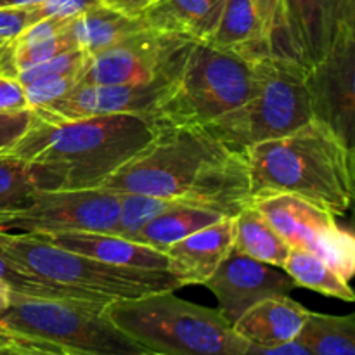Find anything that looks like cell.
Here are the masks:
<instances>
[{
	"instance_id": "1",
	"label": "cell",
	"mask_w": 355,
	"mask_h": 355,
	"mask_svg": "<svg viewBox=\"0 0 355 355\" xmlns=\"http://www.w3.org/2000/svg\"><path fill=\"white\" fill-rule=\"evenodd\" d=\"M99 189L149 194L236 217L252 205L243 151L231 149L205 127L156 132L141 155L107 177Z\"/></svg>"
},
{
	"instance_id": "2",
	"label": "cell",
	"mask_w": 355,
	"mask_h": 355,
	"mask_svg": "<svg viewBox=\"0 0 355 355\" xmlns=\"http://www.w3.org/2000/svg\"><path fill=\"white\" fill-rule=\"evenodd\" d=\"M155 137L156 128L139 114L55 120L35 113L31 127L7 155L33 166L42 191L96 189Z\"/></svg>"
},
{
	"instance_id": "3",
	"label": "cell",
	"mask_w": 355,
	"mask_h": 355,
	"mask_svg": "<svg viewBox=\"0 0 355 355\" xmlns=\"http://www.w3.org/2000/svg\"><path fill=\"white\" fill-rule=\"evenodd\" d=\"M253 198L286 193L326 208L335 217L354 198V148L312 118L283 137L243 149Z\"/></svg>"
},
{
	"instance_id": "4",
	"label": "cell",
	"mask_w": 355,
	"mask_h": 355,
	"mask_svg": "<svg viewBox=\"0 0 355 355\" xmlns=\"http://www.w3.org/2000/svg\"><path fill=\"white\" fill-rule=\"evenodd\" d=\"M116 328L159 355H241L248 343L218 309L203 307L175 291H158L106 305Z\"/></svg>"
},
{
	"instance_id": "5",
	"label": "cell",
	"mask_w": 355,
	"mask_h": 355,
	"mask_svg": "<svg viewBox=\"0 0 355 355\" xmlns=\"http://www.w3.org/2000/svg\"><path fill=\"white\" fill-rule=\"evenodd\" d=\"M0 246L33 276L78 291L97 304L132 300L158 291L182 288L168 270L113 266L59 248L31 234L0 229Z\"/></svg>"
},
{
	"instance_id": "6",
	"label": "cell",
	"mask_w": 355,
	"mask_h": 355,
	"mask_svg": "<svg viewBox=\"0 0 355 355\" xmlns=\"http://www.w3.org/2000/svg\"><path fill=\"white\" fill-rule=\"evenodd\" d=\"M257 83V61L196 42L172 90L153 111L149 121L156 132L207 127L248 101Z\"/></svg>"
},
{
	"instance_id": "7",
	"label": "cell",
	"mask_w": 355,
	"mask_h": 355,
	"mask_svg": "<svg viewBox=\"0 0 355 355\" xmlns=\"http://www.w3.org/2000/svg\"><path fill=\"white\" fill-rule=\"evenodd\" d=\"M0 329L82 355H141L148 350L125 335L96 302L31 298L9 291Z\"/></svg>"
},
{
	"instance_id": "8",
	"label": "cell",
	"mask_w": 355,
	"mask_h": 355,
	"mask_svg": "<svg viewBox=\"0 0 355 355\" xmlns=\"http://www.w3.org/2000/svg\"><path fill=\"white\" fill-rule=\"evenodd\" d=\"M257 71L259 83L252 97L205 127L238 151L291 134L314 118L305 85L307 69L269 55L257 61Z\"/></svg>"
},
{
	"instance_id": "9",
	"label": "cell",
	"mask_w": 355,
	"mask_h": 355,
	"mask_svg": "<svg viewBox=\"0 0 355 355\" xmlns=\"http://www.w3.org/2000/svg\"><path fill=\"white\" fill-rule=\"evenodd\" d=\"M252 203L290 248L314 253L350 283L355 272V241L331 211L286 193L253 198Z\"/></svg>"
},
{
	"instance_id": "10",
	"label": "cell",
	"mask_w": 355,
	"mask_h": 355,
	"mask_svg": "<svg viewBox=\"0 0 355 355\" xmlns=\"http://www.w3.org/2000/svg\"><path fill=\"white\" fill-rule=\"evenodd\" d=\"M196 40L142 28L111 47L89 55L78 83H148L182 71Z\"/></svg>"
},
{
	"instance_id": "11",
	"label": "cell",
	"mask_w": 355,
	"mask_h": 355,
	"mask_svg": "<svg viewBox=\"0 0 355 355\" xmlns=\"http://www.w3.org/2000/svg\"><path fill=\"white\" fill-rule=\"evenodd\" d=\"M118 194L106 189L35 191L24 207L14 210L3 231L23 234L114 232L118 225Z\"/></svg>"
},
{
	"instance_id": "12",
	"label": "cell",
	"mask_w": 355,
	"mask_h": 355,
	"mask_svg": "<svg viewBox=\"0 0 355 355\" xmlns=\"http://www.w3.org/2000/svg\"><path fill=\"white\" fill-rule=\"evenodd\" d=\"M343 26H355V0H281L272 55L311 69Z\"/></svg>"
},
{
	"instance_id": "13",
	"label": "cell",
	"mask_w": 355,
	"mask_h": 355,
	"mask_svg": "<svg viewBox=\"0 0 355 355\" xmlns=\"http://www.w3.org/2000/svg\"><path fill=\"white\" fill-rule=\"evenodd\" d=\"M312 116L350 148L355 135V26L336 31L328 54L305 75Z\"/></svg>"
},
{
	"instance_id": "14",
	"label": "cell",
	"mask_w": 355,
	"mask_h": 355,
	"mask_svg": "<svg viewBox=\"0 0 355 355\" xmlns=\"http://www.w3.org/2000/svg\"><path fill=\"white\" fill-rule=\"evenodd\" d=\"M179 75L162 76L148 83H76L61 99L33 111L55 120L104 114H139L149 120L153 111L170 94Z\"/></svg>"
},
{
	"instance_id": "15",
	"label": "cell",
	"mask_w": 355,
	"mask_h": 355,
	"mask_svg": "<svg viewBox=\"0 0 355 355\" xmlns=\"http://www.w3.org/2000/svg\"><path fill=\"white\" fill-rule=\"evenodd\" d=\"M203 286L214 293L218 302V311L234 324L259 302L274 297H290L297 284L279 267L231 252Z\"/></svg>"
},
{
	"instance_id": "16",
	"label": "cell",
	"mask_w": 355,
	"mask_h": 355,
	"mask_svg": "<svg viewBox=\"0 0 355 355\" xmlns=\"http://www.w3.org/2000/svg\"><path fill=\"white\" fill-rule=\"evenodd\" d=\"M234 232V217H222L180 239L165 252L168 262L166 270L182 288L189 284H205L232 252Z\"/></svg>"
},
{
	"instance_id": "17",
	"label": "cell",
	"mask_w": 355,
	"mask_h": 355,
	"mask_svg": "<svg viewBox=\"0 0 355 355\" xmlns=\"http://www.w3.org/2000/svg\"><path fill=\"white\" fill-rule=\"evenodd\" d=\"M59 248L113 263L146 270H166V255L148 245L121 238L113 232H68V234H31Z\"/></svg>"
},
{
	"instance_id": "18",
	"label": "cell",
	"mask_w": 355,
	"mask_h": 355,
	"mask_svg": "<svg viewBox=\"0 0 355 355\" xmlns=\"http://www.w3.org/2000/svg\"><path fill=\"white\" fill-rule=\"evenodd\" d=\"M309 312L290 297L266 298L250 307L232 328L250 345H281L297 340Z\"/></svg>"
},
{
	"instance_id": "19",
	"label": "cell",
	"mask_w": 355,
	"mask_h": 355,
	"mask_svg": "<svg viewBox=\"0 0 355 355\" xmlns=\"http://www.w3.org/2000/svg\"><path fill=\"white\" fill-rule=\"evenodd\" d=\"M207 44L248 61L272 55L269 33L253 0H225L217 26Z\"/></svg>"
},
{
	"instance_id": "20",
	"label": "cell",
	"mask_w": 355,
	"mask_h": 355,
	"mask_svg": "<svg viewBox=\"0 0 355 355\" xmlns=\"http://www.w3.org/2000/svg\"><path fill=\"white\" fill-rule=\"evenodd\" d=\"M225 0H156L144 12L146 26L207 42L217 26Z\"/></svg>"
},
{
	"instance_id": "21",
	"label": "cell",
	"mask_w": 355,
	"mask_h": 355,
	"mask_svg": "<svg viewBox=\"0 0 355 355\" xmlns=\"http://www.w3.org/2000/svg\"><path fill=\"white\" fill-rule=\"evenodd\" d=\"M142 28H146L142 17L125 16L118 10L97 6L69 19L64 31L76 49L94 55Z\"/></svg>"
},
{
	"instance_id": "22",
	"label": "cell",
	"mask_w": 355,
	"mask_h": 355,
	"mask_svg": "<svg viewBox=\"0 0 355 355\" xmlns=\"http://www.w3.org/2000/svg\"><path fill=\"white\" fill-rule=\"evenodd\" d=\"M236 232L232 252L283 269L290 246L262 217L255 205H248L234 217Z\"/></svg>"
},
{
	"instance_id": "23",
	"label": "cell",
	"mask_w": 355,
	"mask_h": 355,
	"mask_svg": "<svg viewBox=\"0 0 355 355\" xmlns=\"http://www.w3.org/2000/svg\"><path fill=\"white\" fill-rule=\"evenodd\" d=\"M222 217L224 215L215 214L207 208L179 203L148 222L132 239L165 253L170 246L179 243L180 239L214 224Z\"/></svg>"
},
{
	"instance_id": "24",
	"label": "cell",
	"mask_w": 355,
	"mask_h": 355,
	"mask_svg": "<svg viewBox=\"0 0 355 355\" xmlns=\"http://www.w3.org/2000/svg\"><path fill=\"white\" fill-rule=\"evenodd\" d=\"M297 342L312 355H355V315L309 312Z\"/></svg>"
},
{
	"instance_id": "25",
	"label": "cell",
	"mask_w": 355,
	"mask_h": 355,
	"mask_svg": "<svg viewBox=\"0 0 355 355\" xmlns=\"http://www.w3.org/2000/svg\"><path fill=\"white\" fill-rule=\"evenodd\" d=\"M283 270L293 279L297 288H307L324 297L338 298L349 304L355 300L349 281L340 277L324 260L307 250L291 248L288 259L284 260Z\"/></svg>"
},
{
	"instance_id": "26",
	"label": "cell",
	"mask_w": 355,
	"mask_h": 355,
	"mask_svg": "<svg viewBox=\"0 0 355 355\" xmlns=\"http://www.w3.org/2000/svg\"><path fill=\"white\" fill-rule=\"evenodd\" d=\"M0 284L9 291L23 297L31 298H54V300H78V302H94L78 291L68 290V288L58 286V284L47 283L40 277L33 276L24 270L16 260L3 252L0 246ZM97 304V302H96Z\"/></svg>"
},
{
	"instance_id": "27",
	"label": "cell",
	"mask_w": 355,
	"mask_h": 355,
	"mask_svg": "<svg viewBox=\"0 0 355 355\" xmlns=\"http://www.w3.org/2000/svg\"><path fill=\"white\" fill-rule=\"evenodd\" d=\"M35 191L42 186L33 166L7 153L0 155V211L19 210Z\"/></svg>"
},
{
	"instance_id": "28",
	"label": "cell",
	"mask_w": 355,
	"mask_h": 355,
	"mask_svg": "<svg viewBox=\"0 0 355 355\" xmlns=\"http://www.w3.org/2000/svg\"><path fill=\"white\" fill-rule=\"evenodd\" d=\"M120 201V214L118 225L113 234L132 239L148 222L179 205L180 201L166 200V198L149 196V194L135 193H116Z\"/></svg>"
},
{
	"instance_id": "29",
	"label": "cell",
	"mask_w": 355,
	"mask_h": 355,
	"mask_svg": "<svg viewBox=\"0 0 355 355\" xmlns=\"http://www.w3.org/2000/svg\"><path fill=\"white\" fill-rule=\"evenodd\" d=\"M89 54L80 49H73V51L59 54L55 58L49 59V61L40 62V64L30 66L26 69H21L16 73V78L21 85H28V83L35 82L44 76H54V75H69V73H80L83 64H85Z\"/></svg>"
},
{
	"instance_id": "30",
	"label": "cell",
	"mask_w": 355,
	"mask_h": 355,
	"mask_svg": "<svg viewBox=\"0 0 355 355\" xmlns=\"http://www.w3.org/2000/svg\"><path fill=\"white\" fill-rule=\"evenodd\" d=\"M78 75L80 73L44 76V78H38L24 85L28 107L37 110V107L47 106V104L61 99L62 96H66L78 83Z\"/></svg>"
},
{
	"instance_id": "31",
	"label": "cell",
	"mask_w": 355,
	"mask_h": 355,
	"mask_svg": "<svg viewBox=\"0 0 355 355\" xmlns=\"http://www.w3.org/2000/svg\"><path fill=\"white\" fill-rule=\"evenodd\" d=\"M101 6L99 0H44L37 6H30L33 23L45 17L73 19L85 10Z\"/></svg>"
},
{
	"instance_id": "32",
	"label": "cell",
	"mask_w": 355,
	"mask_h": 355,
	"mask_svg": "<svg viewBox=\"0 0 355 355\" xmlns=\"http://www.w3.org/2000/svg\"><path fill=\"white\" fill-rule=\"evenodd\" d=\"M33 110L0 113V155L9 151L33 123Z\"/></svg>"
},
{
	"instance_id": "33",
	"label": "cell",
	"mask_w": 355,
	"mask_h": 355,
	"mask_svg": "<svg viewBox=\"0 0 355 355\" xmlns=\"http://www.w3.org/2000/svg\"><path fill=\"white\" fill-rule=\"evenodd\" d=\"M33 24L30 7H12V9H0V38L12 42Z\"/></svg>"
},
{
	"instance_id": "34",
	"label": "cell",
	"mask_w": 355,
	"mask_h": 355,
	"mask_svg": "<svg viewBox=\"0 0 355 355\" xmlns=\"http://www.w3.org/2000/svg\"><path fill=\"white\" fill-rule=\"evenodd\" d=\"M30 110L28 107L24 87L17 82L16 76L0 73V113Z\"/></svg>"
},
{
	"instance_id": "35",
	"label": "cell",
	"mask_w": 355,
	"mask_h": 355,
	"mask_svg": "<svg viewBox=\"0 0 355 355\" xmlns=\"http://www.w3.org/2000/svg\"><path fill=\"white\" fill-rule=\"evenodd\" d=\"M12 336L10 345L17 350L21 355H82L73 350H66L62 347L52 345V343L42 342V340L24 338V336Z\"/></svg>"
},
{
	"instance_id": "36",
	"label": "cell",
	"mask_w": 355,
	"mask_h": 355,
	"mask_svg": "<svg viewBox=\"0 0 355 355\" xmlns=\"http://www.w3.org/2000/svg\"><path fill=\"white\" fill-rule=\"evenodd\" d=\"M241 355H312L302 345L300 342L293 340V342L281 343V345L274 347H260V345H250L245 349Z\"/></svg>"
},
{
	"instance_id": "37",
	"label": "cell",
	"mask_w": 355,
	"mask_h": 355,
	"mask_svg": "<svg viewBox=\"0 0 355 355\" xmlns=\"http://www.w3.org/2000/svg\"><path fill=\"white\" fill-rule=\"evenodd\" d=\"M101 6L107 9L118 10L130 17H142L146 10L156 2V0H99Z\"/></svg>"
},
{
	"instance_id": "38",
	"label": "cell",
	"mask_w": 355,
	"mask_h": 355,
	"mask_svg": "<svg viewBox=\"0 0 355 355\" xmlns=\"http://www.w3.org/2000/svg\"><path fill=\"white\" fill-rule=\"evenodd\" d=\"M253 2H255L257 10H259L260 17H262L263 24H266L269 40H272V35L277 28V21H279L281 0H253Z\"/></svg>"
},
{
	"instance_id": "39",
	"label": "cell",
	"mask_w": 355,
	"mask_h": 355,
	"mask_svg": "<svg viewBox=\"0 0 355 355\" xmlns=\"http://www.w3.org/2000/svg\"><path fill=\"white\" fill-rule=\"evenodd\" d=\"M44 0H0V9H12V7H30Z\"/></svg>"
},
{
	"instance_id": "40",
	"label": "cell",
	"mask_w": 355,
	"mask_h": 355,
	"mask_svg": "<svg viewBox=\"0 0 355 355\" xmlns=\"http://www.w3.org/2000/svg\"><path fill=\"white\" fill-rule=\"evenodd\" d=\"M7 305H9V290L0 284V314L6 311Z\"/></svg>"
},
{
	"instance_id": "41",
	"label": "cell",
	"mask_w": 355,
	"mask_h": 355,
	"mask_svg": "<svg viewBox=\"0 0 355 355\" xmlns=\"http://www.w3.org/2000/svg\"><path fill=\"white\" fill-rule=\"evenodd\" d=\"M0 355H21L14 349L12 345H7V347H0Z\"/></svg>"
},
{
	"instance_id": "42",
	"label": "cell",
	"mask_w": 355,
	"mask_h": 355,
	"mask_svg": "<svg viewBox=\"0 0 355 355\" xmlns=\"http://www.w3.org/2000/svg\"><path fill=\"white\" fill-rule=\"evenodd\" d=\"M10 214H12V211H0V229L6 227V222L7 218L10 217Z\"/></svg>"
},
{
	"instance_id": "43",
	"label": "cell",
	"mask_w": 355,
	"mask_h": 355,
	"mask_svg": "<svg viewBox=\"0 0 355 355\" xmlns=\"http://www.w3.org/2000/svg\"><path fill=\"white\" fill-rule=\"evenodd\" d=\"M7 45H9V42H7V40H2V38H0V58H2L3 52H6Z\"/></svg>"
},
{
	"instance_id": "44",
	"label": "cell",
	"mask_w": 355,
	"mask_h": 355,
	"mask_svg": "<svg viewBox=\"0 0 355 355\" xmlns=\"http://www.w3.org/2000/svg\"><path fill=\"white\" fill-rule=\"evenodd\" d=\"M141 355H159V354H155V352H144V354H141Z\"/></svg>"
},
{
	"instance_id": "45",
	"label": "cell",
	"mask_w": 355,
	"mask_h": 355,
	"mask_svg": "<svg viewBox=\"0 0 355 355\" xmlns=\"http://www.w3.org/2000/svg\"><path fill=\"white\" fill-rule=\"evenodd\" d=\"M2 286H3V284H2Z\"/></svg>"
}]
</instances>
